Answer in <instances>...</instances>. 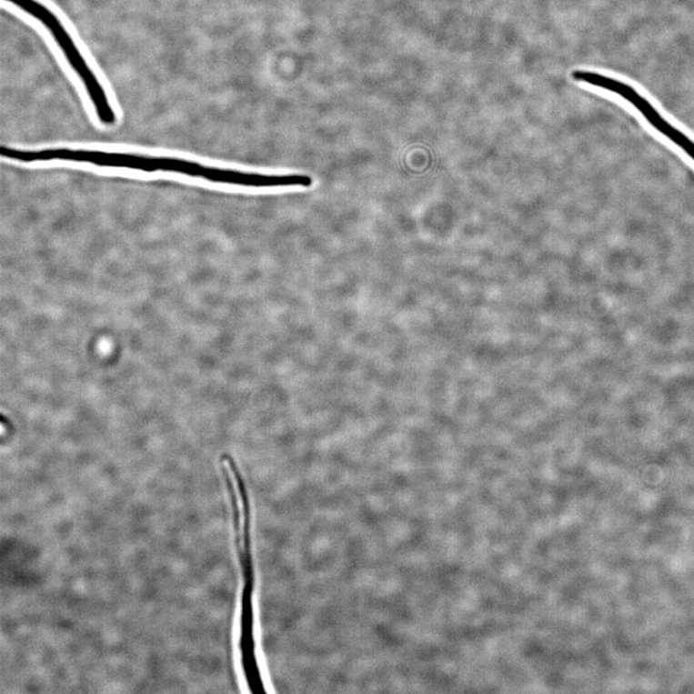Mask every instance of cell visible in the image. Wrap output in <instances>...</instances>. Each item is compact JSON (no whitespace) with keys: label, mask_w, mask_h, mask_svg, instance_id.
I'll list each match as a JSON object with an SVG mask.
<instances>
[{"label":"cell","mask_w":694,"mask_h":694,"mask_svg":"<svg viewBox=\"0 0 694 694\" xmlns=\"http://www.w3.org/2000/svg\"><path fill=\"white\" fill-rule=\"evenodd\" d=\"M227 489L233 512L236 551L240 572L237 650L240 669L255 673L261 669L257 652L256 609V565L253 548V518L249 496H240L235 484Z\"/></svg>","instance_id":"6da1fadb"},{"label":"cell","mask_w":694,"mask_h":694,"mask_svg":"<svg viewBox=\"0 0 694 694\" xmlns=\"http://www.w3.org/2000/svg\"><path fill=\"white\" fill-rule=\"evenodd\" d=\"M5 2L17 6L48 30V34L51 35L74 73L78 76L80 83L85 86L96 117L106 126L115 125L117 120L116 113L113 109L103 84L56 14L38 0H5Z\"/></svg>","instance_id":"7a4b0ae2"},{"label":"cell","mask_w":694,"mask_h":694,"mask_svg":"<svg viewBox=\"0 0 694 694\" xmlns=\"http://www.w3.org/2000/svg\"><path fill=\"white\" fill-rule=\"evenodd\" d=\"M576 82L583 83L616 94L632 105L655 130L671 141L694 161V142L679 128L669 122L645 96L634 87L611 76L583 70L571 74Z\"/></svg>","instance_id":"3957f363"}]
</instances>
